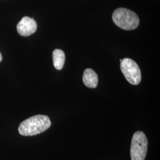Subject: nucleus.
Here are the masks:
<instances>
[{
  "label": "nucleus",
  "instance_id": "nucleus-1",
  "mask_svg": "<svg viewBox=\"0 0 160 160\" xmlns=\"http://www.w3.org/2000/svg\"><path fill=\"white\" fill-rule=\"evenodd\" d=\"M51 125L48 116L38 114L24 120L18 126L19 133L23 136H33L45 131Z\"/></svg>",
  "mask_w": 160,
  "mask_h": 160
},
{
  "label": "nucleus",
  "instance_id": "nucleus-2",
  "mask_svg": "<svg viewBox=\"0 0 160 160\" xmlns=\"http://www.w3.org/2000/svg\"><path fill=\"white\" fill-rule=\"evenodd\" d=\"M113 20L119 28L126 30L136 29L139 24L137 14L125 8L116 9L112 15Z\"/></svg>",
  "mask_w": 160,
  "mask_h": 160
},
{
  "label": "nucleus",
  "instance_id": "nucleus-3",
  "mask_svg": "<svg viewBox=\"0 0 160 160\" xmlns=\"http://www.w3.org/2000/svg\"><path fill=\"white\" fill-rule=\"evenodd\" d=\"M148 149V140L143 132H136L132 139L131 160H145Z\"/></svg>",
  "mask_w": 160,
  "mask_h": 160
},
{
  "label": "nucleus",
  "instance_id": "nucleus-4",
  "mask_svg": "<svg viewBox=\"0 0 160 160\" xmlns=\"http://www.w3.org/2000/svg\"><path fill=\"white\" fill-rule=\"evenodd\" d=\"M120 69L126 80L132 85H138L141 81V72L136 62L130 58L122 59Z\"/></svg>",
  "mask_w": 160,
  "mask_h": 160
},
{
  "label": "nucleus",
  "instance_id": "nucleus-5",
  "mask_svg": "<svg viewBox=\"0 0 160 160\" xmlns=\"http://www.w3.org/2000/svg\"><path fill=\"white\" fill-rule=\"evenodd\" d=\"M37 29V23L33 18L30 17H23L17 26L18 34L22 36H29L34 33Z\"/></svg>",
  "mask_w": 160,
  "mask_h": 160
},
{
  "label": "nucleus",
  "instance_id": "nucleus-6",
  "mask_svg": "<svg viewBox=\"0 0 160 160\" xmlns=\"http://www.w3.org/2000/svg\"><path fill=\"white\" fill-rule=\"evenodd\" d=\"M82 80L85 86L90 88H95L98 84V76L92 69H86L84 71Z\"/></svg>",
  "mask_w": 160,
  "mask_h": 160
},
{
  "label": "nucleus",
  "instance_id": "nucleus-7",
  "mask_svg": "<svg viewBox=\"0 0 160 160\" xmlns=\"http://www.w3.org/2000/svg\"><path fill=\"white\" fill-rule=\"evenodd\" d=\"M65 55L62 50L57 49L53 52V62L55 68L58 70H61L63 68L65 63Z\"/></svg>",
  "mask_w": 160,
  "mask_h": 160
},
{
  "label": "nucleus",
  "instance_id": "nucleus-8",
  "mask_svg": "<svg viewBox=\"0 0 160 160\" xmlns=\"http://www.w3.org/2000/svg\"><path fill=\"white\" fill-rule=\"evenodd\" d=\"M2 59V55H1V53H0V62H1Z\"/></svg>",
  "mask_w": 160,
  "mask_h": 160
}]
</instances>
